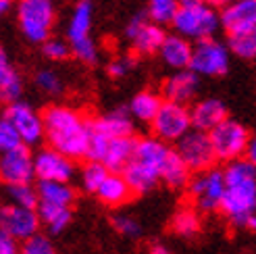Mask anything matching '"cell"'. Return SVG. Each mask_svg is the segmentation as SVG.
<instances>
[{
	"label": "cell",
	"instance_id": "obj_47",
	"mask_svg": "<svg viewBox=\"0 0 256 254\" xmlns=\"http://www.w3.org/2000/svg\"><path fill=\"white\" fill-rule=\"evenodd\" d=\"M10 2H12V0H0V17H2V15H6V12H8V8H10Z\"/></svg>",
	"mask_w": 256,
	"mask_h": 254
},
{
	"label": "cell",
	"instance_id": "obj_40",
	"mask_svg": "<svg viewBox=\"0 0 256 254\" xmlns=\"http://www.w3.org/2000/svg\"><path fill=\"white\" fill-rule=\"evenodd\" d=\"M134 65H136L134 56H117V58H112V60L108 62L106 71H108L110 78L121 80V78H125V75L134 69Z\"/></svg>",
	"mask_w": 256,
	"mask_h": 254
},
{
	"label": "cell",
	"instance_id": "obj_12",
	"mask_svg": "<svg viewBox=\"0 0 256 254\" xmlns=\"http://www.w3.org/2000/svg\"><path fill=\"white\" fill-rule=\"evenodd\" d=\"M127 38L132 42L134 52L140 56H150V54H156L164 38H167V32L162 30L160 23H154L148 12H140L136 15L130 23H127V30H125Z\"/></svg>",
	"mask_w": 256,
	"mask_h": 254
},
{
	"label": "cell",
	"instance_id": "obj_9",
	"mask_svg": "<svg viewBox=\"0 0 256 254\" xmlns=\"http://www.w3.org/2000/svg\"><path fill=\"white\" fill-rule=\"evenodd\" d=\"M152 125V136L160 138L167 144H177L192 130V115L188 104H179L164 100L160 110L156 112Z\"/></svg>",
	"mask_w": 256,
	"mask_h": 254
},
{
	"label": "cell",
	"instance_id": "obj_49",
	"mask_svg": "<svg viewBox=\"0 0 256 254\" xmlns=\"http://www.w3.org/2000/svg\"><path fill=\"white\" fill-rule=\"evenodd\" d=\"M0 119H2V115H0Z\"/></svg>",
	"mask_w": 256,
	"mask_h": 254
},
{
	"label": "cell",
	"instance_id": "obj_30",
	"mask_svg": "<svg viewBox=\"0 0 256 254\" xmlns=\"http://www.w3.org/2000/svg\"><path fill=\"white\" fill-rule=\"evenodd\" d=\"M227 46L232 50V54L244 60H254L256 58V28L238 32V34H227Z\"/></svg>",
	"mask_w": 256,
	"mask_h": 254
},
{
	"label": "cell",
	"instance_id": "obj_1",
	"mask_svg": "<svg viewBox=\"0 0 256 254\" xmlns=\"http://www.w3.org/2000/svg\"><path fill=\"white\" fill-rule=\"evenodd\" d=\"M44 140L48 146L60 150L75 160L88 158L92 121L84 112L67 104H52L44 112Z\"/></svg>",
	"mask_w": 256,
	"mask_h": 254
},
{
	"label": "cell",
	"instance_id": "obj_36",
	"mask_svg": "<svg viewBox=\"0 0 256 254\" xmlns=\"http://www.w3.org/2000/svg\"><path fill=\"white\" fill-rule=\"evenodd\" d=\"M71 50H73V56L80 58L82 62H86V65H96L98 48H96V42L92 40V36L84 38V40H80V42H73Z\"/></svg>",
	"mask_w": 256,
	"mask_h": 254
},
{
	"label": "cell",
	"instance_id": "obj_27",
	"mask_svg": "<svg viewBox=\"0 0 256 254\" xmlns=\"http://www.w3.org/2000/svg\"><path fill=\"white\" fill-rule=\"evenodd\" d=\"M38 214H40L42 227L50 234H60L71 225L73 210L71 206H60V204H48V202H38Z\"/></svg>",
	"mask_w": 256,
	"mask_h": 254
},
{
	"label": "cell",
	"instance_id": "obj_20",
	"mask_svg": "<svg viewBox=\"0 0 256 254\" xmlns=\"http://www.w3.org/2000/svg\"><path fill=\"white\" fill-rule=\"evenodd\" d=\"M192 52H194V46L182 34H167L164 42L158 50V54L162 58V62L171 69H188L192 62Z\"/></svg>",
	"mask_w": 256,
	"mask_h": 254
},
{
	"label": "cell",
	"instance_id": "obj_45",
	"mask_svg": "<svg viewBox=\"0 0 256 254\" xmlns=\"http://www.w3.org/2000/svg\"><path fill=\"white\" fill-rule=\"evenodd\" d=\"M182 6H198V4H208V0H179Z\"/></svg>",
	"mask_w": 256,
	"mask_h": 254
},
{
	"label": "cell",
	"instance_id": "obj_31",
	"mask_svg": "<svg viewBox=\"0 0 256 254\" xmlns=\"http://www.w3.org/2000/svg\"><path fill=\"white\" fill-rule=\"evenodd\" d=\"M110 173V169L106 167L104 162L94 160V158H88V162L82 167L80 171V186L84 192L90 194H96V190L100 188V184L106 180V175Z\"/></svg>",
	"mask_w": 256,
	"mask_h": 254
},
{
	"label": "cell",
	"instance_id": "obj_39",
	"mask_svg": "<svg viewBox=\"0 0 256 254\" xmlns=\"http://www.w3.org/2000/svg\"><path fill=\"white\" fill-rule=\"evenodd\" d=\"M112 227L125 238H138L142 236V225H140L130 214H114L112 217Z\"/></svg>",
	"mask_w": 256,
	"mask_h": 254
},
{
	"label": "cell",
	"instance_id": "obj_6",
	"mask_svg": "<svg viewBox=\"0 0 256 254\" xmlns=\"http://www.w3.org/2000/svg\"><path fill=\"white\" fill-rule=\"evenodd\" d=\"M136 148V138L134 136H123V138H108L92 132V140H90V150L88 158H94L104 162L110 171L121 173L125 164L132 160Z\"/></svg>",
	"mask_w": 256,
	"mask_h": 254
},
{
	"label": "cell",
	"instance_id": "obj_3",
	"mask_svg": "<svg viewBox=\"0 0 256 254\" xmlns=\"http://www.w3.org/2000/svg\"><path fill=\"white\" fill-rule=\"evenodd\" d=\"M169 152L171 144L162 142L156 136L136 140L134 156L121 171L134 194H148L150 190H154V186L160 182V169Z\"/></svg>",
	"mask_w": 256,
	"mask_h": 254
},
{
	"label": "cell",
	"instance_id": "obj_8",
	"mask_svg": "<svg viewBox=\"0 0 256 254\" xmlns=\"http://www.w3.org/2000/svg\"><path fill=\"white\" fill-rule=\"evenodd\" d=\"M188 190L192 200H194V206L200 212L221 210V202L225 194V173L214 167L200 171L196 173L194 180H190Z\"/></svg>",
	"mask_w": 256,
	"mask_h": 254
},
{
	"label": "cell",
	"instance_id": "obj_19",
	"mask_svg": "<svg viewBox=\"0 0 256 254\" xmlns=\"http://www.w3.org/2000/svg\"><path fill=\"white\" fill-rule=\"evenodd\" d=\"M192 115V127L200 132H210L219 125L223 119H227V106L219 98H204L190 108Z\"/></svg>",
	"mask_w": 256,
	"mask_h": 254
},
{
	"label": "cell",
	"instance_id": "obj_24",
	"mask_svg": "<svg viewBox=\"0 0 256 254\" xmlns=\"http://www.w3.org/2000/svg\"><path fill=\"white\" fill-rule=\"evenodd\" d=\"M190 180H192L190 167L186 164V160L179 156L177 148H171V152H169L167 158H164V162H162L160 182L167 184L173 190H184V188H188Z\"/></svg>",
	"mask_w": 256,
	"mask_h": 254
},
{
	"label": "cell",
	"instance_id": "obj_23",
	"mask_svg": "<svg viewBox=\"0 0 256 254\" xmlns=\"http://www.w3.org/2000/svg\"><path fill=\"white\" fill-rule=\"evenodd\" d=\"M21 94H23V80L12 67L6 50L0 46V102L2 104L17 102V100H21Z\"/></svg>",
	"mask_w": 256,
	"mask_h": 254
},
{
	"label": "cell",
	"instance_id": "obj_5",
	"mask_svg": "<svg viewBox=\"0 0 256 254\" xmlns=\"http://www.w3.org/2000/svg\"><path fill=\"white\" fill-rule=\"evenodd\" d=\"M173 30L186 36L188 40H204L212 38L214 32L221 28V15L212 4H198V6H179L173 19Z\"/></svg>",
	"mask_w": 256,
	"mask_h": 254
},
{
	"label": "cell",
	"instance_id": "obj_2",
	"mask_svg": "<svg viewBox=\"0 0 256 254\" xmlns=\"http://www.w3.org/2000/svg\"><path fill=\"white\" fill-rule=\"evenodd\" d=\"M225 173V194L221 212L236 227H244L250 214L256 212V164L246 156L229 160Z\"/></svg>",
	"mask_w": 256,
	"mask_h": 254
},
{
	"label": "cell",
	"instance_id": "obj_18",
	"mask_svg": "<svg viewBox=\"0 0 256 254\" xmlns=\"http://www.w3.org/2000/svg\"><path fill=\"white\" fill-rule=\"evenodd\" d=\"M221 28L227 34H238L256 28V0H238L221 10Z\"/></svg>",
	"mask_w": 256,
	"mask_h": 254
},
{
	"label": "cell",
	"instance_id": "obj_21",
	"mask_svg": "<svg viewBox=\"0 0 256 254\" xmlns=\"http://www.w3.org/2000/svg\"><path fill=\"white\" fill-rule=\"evenodd\" d=\"M90 121H92V132L102 136H108V138L134 136V117L130 108H114Z\"/></svg>",
	"mask_w": 256,
	"mask_h": 254
},
{
	"label": "cell",
	"instance_id": "obj_43",
	"mask_svg": "<svg viewBox=\"0 0 256 254\" xmlns=\"http://www.w3.org/2000/svg\"><path fill=\"white\" fill-rule=\"evenodd\" d=\"M234 2H238V0H208V4H212L214 8H227V6H232Z\"/></svg>",
	"mask_w": 256,
	"mask_h": 254
},
{
	"label": "cell",
	"instance_id": "obj_4",
	"mask_svg": "<svg viewBox=\"0 0 256 254\" xmlns=\"http://www.w3.org/2000/svg\"><path fill=\"white\" fill-rule=\"evenodd\" d=\"M17 19L21 34L34 44H44L54 25L52 0H19Z\"/></svg>",
	"mask_w": 256,
	"mask_h": 254
},
{
	"label": "cell",
	"instance_id": "obj_33",
	"mask_svg": "<svg viewBox=\"0 0 256 254\" xmlns=\"http://www.w3.org/2000/svg\"><path fill=\"white\" fill-rule=\"evenodd\" d=\"M6 196L10 204H19V206H30V208H38V188H34L32 184H19V186H8Z\"/></svg>",
	"mask_w": 256,
	"mask_h": 254
},
{
	"label": "cell",
	"instance_id": "obj_48",
	"mask_svg": "<svg viewBox=\"0 0 256 254\" xmlns=\"http://www.w3.org/2000/svg\"><path fill=\"white\" fill-rule=\"evenodd\" d=\"M2 210H4V206H2V202H0V219H2Z\"/></svg>",
	"mask_w": 256,
	"mask_h": 254
},
{
	"label": "cell",
	"instance_id": "obj_32",
	"mask_svg": "<svg viewBox=\"0 0 256 254\" xmlns=\"http://www.w3.org/2000/svg\"><path fill=\"white\" fill-rule=\"evenodd\" d=\"M179 6H182L179 4V0H150L146 12L154 23L167 25V23H173Z\"/></svg>",
	"mask_w": 256,
	"mask_h": 254
},
{
	"label": "cell",
	"instance_id": "obj_42",
	"mask_svg": "<svg viewBox=\"0 0 256 254\" xmlns=\"http://www.w3.org/2000/svg\"><path fill=\"white\" fill-rule=\"evenodd\" d=\"M250 162L256 164V134L250 136V142H248V148H246V154H244Z\"/></svg>",
	"mask_w": 256,
	"mask_h": 254
},
{
	"label": "cell",
	"instance_id": "obj_16",
	"mask_svg": "<svg viewBox=\"0 0 256 254\" xmlns=\"http://www.w3.org/2000/svg\"><path fill=\"white\" fill-rule=\"evenodd\" d=\"M40 227H42V221H40V214H38V208L10 204V202L8 206H4L2 219H0V230L19 240V242H25L32 236L40 234Z\"/></svg>",
	"mask_w": 256,
	"mask_h": 254
},
{
	"label": "cell",
	"instance_id": "obj_37",
	"mask_svg": "<svg viewBox=\"0 0 256 254\" xmlns=\"http://www.w3.org/2000/svg\"><path fill=\"white\" fill-rule=\"evenodd\" d=\"M21 254H58V252L46 236L36 234L21 244Z\"/></svg>",
	"mask_w": 256,
	"mask_h": 254
},
{
	"label": "cell",
	"instance_id": "obj_35",
	"mask_svg": "<svg viewBox=\"0 0 256 254\" xmlns=\"http://www.w3.org/2000/svg\"><path fill=\"white\" fill-rule=\"evenodd\" d=\"M42 52L50 60H67L73 54V50H71L69 42L58 40V38H48V40L42 44Z\"/></svg>",
	"mask_w": 256,
	"mask_h": 254
},
{
	"label": "cell",
	"instance_id": "obj_11",
	"mask_svg": "<svg viewBox=\"0 0 256 254\" xmlns=\"http://www.w3.org/2000/svg\"><path fill=\"white\" fill-rule=\"evenodd\" d=\"M177 152L186 160L192 173L206 171L214 167V162L219 160L214 154L208 132H200V130H194V127L177 142Z\"/></svg>",
	"mask_w": 256,
	"mask_h": 254
},
{
	"label": "cell",
	"instance_id": "obj_17",
	"mask_svg": "<svg viewBox=\"0 0 256 254\" xmlns=\"http://www.w3.org/2000/svg\"><path fill=\"white\" fill-rule=\"evenodd\" d=\"M200 90V75L194 69H177L162 82V98L179 104H190Z\"/></svg>",
	"mask_w": 256,
	"mask_h": 254
},
{
	"label": "cell",
	"instance_id": "obj_34",
	"mask_svg": "<svg viewBox=\"0 0 256 254\" xmlns=\"http://www.w3.org/2000/svg\"><path fill=\"white\" fill-rule=\"evenodd\" d=\"M21 144L23 140H21V134L17 132V127L2 115V119H0V152H8Z\"/></svg>",
	"mask_w": 256,
	"mask_h": 254
},
{
	"label": "cell",
	"instance_id": "obj_22",
	"mask_svg": "<svg viewBox=\"0 0 256 254\" xmlns=\"http://www.w3.org/2000/svg\"><path fill=\"white\" fill-rule=\"evenodd\" d=\"M96 196L98 200L102 202V204H106V206H123L127 204V202L132 200L134 194V190L132 186L127 184V180L123 177V173H117V171H110L106 175V180L100 184V188L96 190Z\"/></svg>",
	"mask_w": 256,
	"mask_h": 254
},
{
	"label": "cell",
	"instance_id": "obj_29",
	"mask_svg": "<svg viewBox=\"0 0 256 254\" xmlns=\"http://www.w3.org/2000/svg\"><path fill=\"white\" fill-rule=\"evenodd\" d=\"M171 230L182 238H194L202 230V217L196 206L179 208L171 219Z\"/></svg>",
	"mask_w": 256,
	"mask_h": 254
},
{
	"label": "cell",
	"instance_id": "obj_26",
	"mask_svg": "<svg viewBox=\"0 0 256 254\" xmlns=\"http://www.w3.org/2000/svg\"><path fill=\"white\" fill-rule=\"evenodd\" d=\"M164 102V98L156 92H152V90H144V92H138L134 98H132V102H130V112H132V117L134 121H140V123H152L156 117V112L160 110Z\"/></svg>",
	"mask_w": 256,
	"mask_h": 254
},
{
	"label": "cell",
	"instance_id": "obj_15",
	"mask_svg": "<svg viewBox=\"0 0 256 254\" xmlns=\"http://www.w3.org/2000/svg\"><path fill=\"white\" fill-rule=\"evenodd\" d=\"M4 117L17 127V132L21 134L23 144L36 146L44 140V117L42 112H38L34 106L28 102H10L4 108Z\"/></svg>",
	"mask_w": 256,
	"mask_h": 254
},
{
	"label": "cell",
	"instance_id": "obj_13",
	"mask_svg": "<svg viewBox=\"0 0 256 254\" xmlns=\"http://www.w3.org/2000/svg\"><path fill=\"white\" fill-rule=\"evenodd\" d=\"M34 180H36V164L28 144H21L8 152H0V182L6 188L19 184H32Z\"/></svg>",
	"mask_w": 256,
	"mask_h": 254
},
{
	"label": "cell",
	"instance_id": "obj_7",
	"mask_svg": "<svg viewBox=\"0 0 256 254\" xmlns=\"http://www.w3.org/2000/svg\"><path fill=\"white\" fill-rule=\"evenodd\" d=\"M210 142L214 148V154L219 160H236L246 154V148L250 142V132L246 130L244 123L236 119H223L214 130L208 132Z\"/></svg>",
	"mask_w": 256,
	"mask_h": 254
},
{
	"label": "cell",
	"instance_id": "obj_25",
	"mask_svg": "<svg viewBox=\"0 0 256 254\" xmlns=\"http://www.w3.org/2000/svg\"><path fill=\"white\" fill-rule=\"evenodd\" d=\"M90 32H92V0H78L67 25L69 44L90 38Z\"/></svg>",
	"mask_w": 256,
	"mask_h": 254
},
{
	"label": "cell",
	"instance_id": "obj_46",
	"mask_svg": "<svg viewBox=\"0 0 256 254\" xmlns=\"http://www.w3.org/2000/svg\"><path fill=\"white\" fill-rule=\"evenodd\" d=\"M244 227H246V230H250V232H254V234H256V212H254V214H250Z\"/></svg>",
	"mask_w": 256,
	"mask_h": 254
},
{
	"label": "cell",
	"instance_id": "obj_41",
	"mask_svg": "<svg viewBox=\"0 0 256 254\" xmlns=\"http://www.w3.org/2000/svg\"><path fill=\"white\" fill-rule=\"evenodd\" d=\"M0 254H21L19 240H15L2 230H0Z\"/></svg>",
	"mask_w": 256,
	"mask_h": 254
},
{
	"label": "cell",
	"instance_id": "obj_10",
	"mask_svg": "<svg viewBox=\"0 0 256 254\" xmlns=\"http://www.w3.org/2000/svg\"><path fill=\"white\" fill-rule=\"evenodd\" d=\"M229 56H232V50L227 44L214 40V38H204L194 44L190 69H194L204 78H219L229 69Z\"/></svg>",
	"mask_w": 256,
	"mask_h": 254
},
{
	"label": "cell",
	"instance_id": "obj_38",
	"mask_svg": "<svg viewBox=\"0 0 256 254\" xmlns=\"http://www.w3.org/2000/svg\"><path fill=\"white\" fill-rule=\"evenodd\" d=\"M36 86L46 94H60V90H62L60 78L50 69H42L36 73Z\"/></svg>",
	"mask_w": 256,
	"mask_h": 254
},
{
	"label": "cell",
	"instance_id": "obj_44",
	"mask_svg": "<svg viewBox=\"0 0 256 254\" xmlns=\"http://www.w3.org/2000/svg\"><path fill=\"white\" fill-rule=\"evenodd\" d=\"M148 254H173L167 246H162V244H156V246H152L150 250H148Z\"/></svg>",
	"mask_w": 256,
	"mask_h": 254
},
{
	"label": "cell",
	"instance_id": "obj_28",
	"mask_svg": "<svg viewBox=\"0 0 256 254\" xmlns=\"http://www.w3.org/2000/svg\"><path fill=\"white\" fill-rule=\"evenodd\" d=\"M38 196L40 202H48V204L73 206L75 190L71 182H38Z\"/></svg>",
	"mask_w": 256,
	"mask_h": 254
},
{
	"label": "cell",
	"instance_id": "obj_14",
	"mask_svg": "<svg viewBox=\"0 0 256 254\" xmlns=\"http://www.w3.org/2000/svg\"><path fill=\"white\" fill-rule=\"evenodd\" d=\"M34 164L38 182H71L78 173L75 158L62 154L52 146L38 150V154H34Z\"/></svg>",
	"mask_w": 256,
	"mask_h": 254
},
{
	"label": "cell",
	"instance_id": "obj_50",
	"mask_svg": "<svg viewBox=\"0 0 256 254\" xmlns=\"http://www.w3.org/2000/svg\"><path fill=\"white\" fill-rule=\"evenodd\" d=\"M52 2H54V0H52Z\"/></svg>",
	"mask_w": 256,
	"mask_h": 254
}]
</instances>
